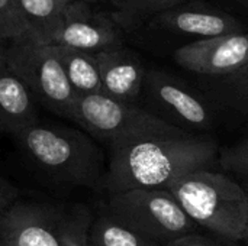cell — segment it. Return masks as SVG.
Returning a JSON list of instances; mask_svg holds the SVG:
<instances>
[{"mask_svg":"<svg viewBox=\"0 0 248 246\" xmlns=\"http://www.w3.org/2000/svg\"><path fill=\"white\" fill-rule=\"evenodd\" d=\"M54 51L64 68L67 80L77 96L102 93L100 72L94 54L55 45Z\"/></svg>","mask_w":248,"mask_h":246,"instance_id":"cell-15","label":"cell"},{"mask_svg":"<svg viewBox=\"0 0 248 246\" xmlns=\"http://www.w3.org/2000/svg\"><path fill=\"white\" fill-rule=\"evenodd\" d=\"M0 246H6V245H4V242L1 241V238H0Z\"/></svg>","mask_w":248,"mask_h":246,"instance_id":"cell-24","label":"cell"},{"mask_svg":"<svg viewBox=\"0 0 248 246\" xmlns=\"http://www.w3.org/2000/svg\"><path fill=\"white\" fill-rule=\"evenodd\" d=\"M154 22L173 32L196 35L201 39L244 32V25L232 14L202 6H177L157 14Z\"/></svg>","mask_w":248,"mask_h":246,"instance_id":"cell-12","label":"cell"},{"mask_svg":"<svg viewBox=\"0 0 248 246\" xmlns=\"http://www.w3.org/2000/svg\"><path fill=\"white\" fill-rule=\"evenodd\" d=\"M7 68V62H6V48L3 46L1 38H0V70Z\"/></svg>","mask_w":248,"mask_h":246,"instance_id":"cell-23","label":"cell"},{"mask_svg":"<svg viewBox=\"0 0 248 246\" xmlns=\"http://www.w3.org/2000/svg\"><path fill=\"white\" fill-rule=\"evenodd\" d=\"M71 120L108 148L147 138L193 136L163 122L144 107L115 100L103 93L77 96Z\"/></svg>","mask_w":248,"mask_h":246,"instance_id":"cell-5","label":"cell"},{"mask_svg":"<svg viewBox=\"0 0 248 246\" xmlns=\"http://www.w3.org/2000/svg\"><path fill=\"white\" fill-rule=\"evenodd\" d=\"M219 148L208 136L147 138L109 148L102 188L110 194L131 190H170L190 173L211 170Z\"/></svg>","mask_w":248,"mask_h":246,"instance_id":"cell-1","label":"cell"},{"mask_svg":"<svg viewBox=\"0 0 248 246\" xmlns=\"http://www.w3.org/2000/svg\"><path fill=\"white\" fill-rule=\"evenodd\" d=\"M67 0H16L17 12L25 23L26 36L38 45L54 46L64 26Z\"/></svg>","mask_w":248,"mask_h":246,"instance_id":"cell-14","label":"cell"},{"mask_svg":"<svg viewBox=\"0 0 248 246\" xmlns=\"http://www.w3.org/2000/svg\"><path fill=\"white\" fill-rule=\"evenodd\" d=\"M17 196L19 191L16 190V187H13L3 177H0V215L7 210L13 203H16Z\"/></svg>","mask_w":248,"mask_h":246,"instance_id":"cell-22","label":"cell"},{"mask_svg":"<svg viewBox=\"0 0 248 246\" xmlns=\"http://www.w3.org/2000/svg\"><path fill=\"white\" fill-rule=\"evenodd\" d=\"M10 42L6 48L7 68L45 109L71 120L77 94L67 80L54 46L38 45L28 38Z\"/></svg>","mask_w":248,"mask_h":246,"instance_id":"cell-7","label":"cell"},{"mask_svg":"<svg viewBox=\"0 0 248 246\" xmlns=\"http://www.w3.org/2000/svg\"><path fill=\"white\" fill-rule=\"evenodd\" d=\"M144 238L166 246L198 232L169 190H131L110 194L103 209Z\"/></svg>","mask_w":248,"mask_h":246,"instance_id":"cell-6","label":"cell"},{"mask_svg":"<svg viewBox=\"0 0 248 246\" xmlns=\"http://www.w3.org/2000/svg\"><path fill=\"white\" fill-rule=\"evenodd\" d=\"M240 1H243V3H246V4H248V0H240Z\"/></svg>","mask_w":248,"mask_h":246,"instance_id":"cell-26","label":"cell"},{"mask_svg":"<svg viewBox=\"0 0 248 246\" xmlns=\"http://www.w3.org/2000/svg\"><path fill=\"white\" fill-rule=\"evenodd\" d=\"M25 36L26 28L17 12L16 0H0V38L16 41Z\"/></svg>","mask_w":248,"mask_h":246,"instance_id":"cell-20","label":"cell"},{"mask_svg":"<svg viewBox=\"0 0 248 246\" xmlns=\"http://www.w3.org/2000/svg\"><path fill=\"white\" fill-rule=\"evenodd\" d=\"M92 216L83 206L13 203L0 215L6 246H89Z\"/></svg>","mask_w":248,"mask_h":246,"instance_id":"cell-4","label":"cell"},{"mask_svg":"<svg viewBox=\"0 0 248 246\" xmlns=\"http://www.w3.org/2000/svg\"><path fill=\"white\" fill-rule=\"evenodd\" d=\"M185 213L211 233L244 242L248 236V191L234 178L199 170L169 190Z\"/></svg>","mask_w":248,"mask_h":246,"instance_id":"cell-2","label":"cell"},{"mask_svg":"<svg viewBox=\"0 0 248 246\" xmlns=\"http://www.w3.org/2000/svg\"><path fill=\"white\" fill-rule=\"evenodd\" d=\"M67 1H74V0H67ZM86 1H93V0H86Z\"/></svg>","mask_w":248,"mask_h":246,"instance_id":"cell-27","label":"cell"},{"mask_svg":"<svg viewBox=\"0 0 248 246\" xmlns=\"http://www.w3.org/2000/svg\"><path fill=\"white\" fill-rule=\"evenodd\" d=\"M13 136L32 162L52 178L89 188L102 187L105 155L89 135L35 123Z\"/></svg>","mask_w":248,"mask_h":246,"instance_id":"cell-3","label":"cell"},{"mask_svg":"<svg viewBox=\"0 0 248 246\" xmlns=\"http://www.w3.org/2000/svg\"><path fill=\"white\" fill-rule=\"evenodd\" d=\"M219 165L244 183L248 191V133L237 144L219 149Z\"/></svg>","mask_w":248,"mask_h":246,"instance_id":"cell-19","label":"cell"},{"mask_svg":"<svg viewBox=\"0 0 248 246\" xmlns=\"http://www.w3.org/2000/svg\"><path fill=\"white\" fill-rule=\"evenodd\" d=\"M89 246H163L144 238L125 226L105 210L92 220L89 229Z\"/></svg>","mask_w":248,"mask_h":246,"instance_id":"cell-16","label":"cell"},{"mask_svg":"<svg viewBox=\"0 0 248 246\" xmlns=\"http://www.w3.org/2000/svg\"><path fill=\"white\" fill-rule=\"evenodd\" d=\"M142 96L147 112L190 135L195 130H209L215 123V113L208 101L164 71L147 70Z\"/></svg>","mask_w":248,"mask_h":246,"instance_id":"cell-8","label":"cell"},{"mask_svg":"<svg viewBox=\"0 0 248 246\" xmlns=\"http://www.w3.org/2000/svg\"><path fill=\"white\" fill-rule=\"evenodd\" d=\"M182 68L209 77H227L248 62V32L203 38L177 48L173 54Z\"/></svg>","mask_w":248,"mask_h":246,"instance_id":"cell-9","label":"cell"},{"mask_svg":"<svg viewBox=\"0 0 248 246\" xmlns=\"http://www.w3.org/2000/svg\"><path fill=\"white\" fill-rule=\"evenodd\" d=\"M57 45L97 54L122 45V28L109 14L96 12L90 1L74 0L64 9V26Z\"/></svg>","mask_w":248,"mask_h":246,"instance_id":"cell-10","label":"cell"},{"mask_svg":"<svg viewBox=\"0 0 248 246\" xmlns=\"http://www.w3.org/2000/svg\"><path fill=\"white\" fill-rule=\"evenodd\" d=\"M115 7L113 17L122 29H132L150 16L174 9L186 0H109Z\"/></svg>","mask_w":248,"mask_h":246,"instance_id":"cell-17","label":"cell"},{"mask_svg":"<svg viewBox=\"0 0 248 246\" xmlns=\"http://www.w3.org/2000/svg\"><path fill=\"white\" fill-rule=\"evenodd\" d=\"M166 246H238L237 242L219 238V236H209V235H202V233H190L186 235L180 239H176Z\"/></svg>","mask_w":248,"mask_h":246,"instance_id":"cell-21","label":"cell"},{"mask_svg":"<svg viewBox=\"0 0 248 246\" xmlns=\"http://www.w3.org/2000/svg\"><path fill=\"white\" fill-rule=\"evenodd\" d=\"M212 88L218 100L237 112L248 115V62L238 71L219 77Z\"/></svg>","mask_w":248,"mask_h":246,"instance_id":"cell-18","label":"cell"},{"mask_svg":"<svg viewBox=\"0 0 248 246\" xmlns=\"http://www.w3.org/2000/svg\"><path fill=\"white\" fill-rule=\"evenodd\" d=\"M102 93L129 104H137L142 96L147 70L140 57L125 46H115L94 54Z\"/></svg>","mask_w":248,"mask_h":246,"instance_id":"cell-11","label":"cell"},{"mask_svg":"<svg viewBox=\"0 0 248 246\" xmlns=\"http://www.w3.org/2000/svg\"><path fill=\"white\" fill-rule=\"evenodd\" d=\"M244 244H246V246H248V236H247V239L244 241Z\"/></svg>","mask_w":248,"mask_h":246,"instance_id":"cell-25","label":"cell"},{"mask_svg":"<svg viewBox=\"0 0 248 246\" xmlns=\"http://www.w3.org/2000/svg\"><path fill=\"white\" fill-rule=\"evenodd\" d=\"M38 122L35 99L9 70H0V129L12 135Z\"/></svg>","mask_w":248,"mask_h":246,"instance_id":"cell-13","label":"cell"}]
</instances>
